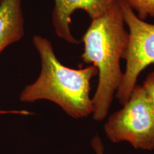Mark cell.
Segmentation results:
<instances>
[{
  "mask_svg": "<svg viewBox=\"0 0 154 154\" xmlns=\"http://www.w3.org/2000/svg\"><path fill=\"white\" fill-rule=\"evenodd\" d=\"M82 41L84 44L82 61L92 63L98 69L99 82L92 99V114L94 120L102 121L107 116L122 80L120 61L129 43L120 0L104 14L92 19Z\"/></svg>",
  "mask_w": 154,
  "mask_h": 154,
  "instance_id": "1",
  "label": "cell"
},
{
  "mask_svg": "<svg viewBox=\"0 0 154 154\" xmlns=\"http://www.w3.org/2000/svg\"><path fill=\"white\" fill-rule=\"evenodd\" d=\"M32 41L41 59V72L37 79L21 92L20 101L32 103L48 100L74 119L84 118L92 113L90 90L91 79L98 75L96 67L91 65L84 69L69 68L58 59L48 38L34 35Z\"/></svg>",
  "mask_w": 154,
  "mask_h": 154,
  "instance_id": "2",
  "label": "cell"
},
{
  "mask_svg": "<svg viewBox=\"0 0 154 154\" xmlns=\"http://www.w3.org/2000/svg\"><path fill=\"white\" fill-rule=\"evenodd\" d=\"M123 106L106 122L108 138L113 143L127 141L136 149H154V111L143 86L136 84Z\"/></svg>",
  "mask_w": 154,
  "mask_h": 154,
  "instance_id": "3",
  "label": "cell"
},
{
  "mask_svg": "<svg viewBox=\"0 0 154 154\" xmlns=\"http://www.w3.org/2000/svg\"><path fill=\"white\" fill-rule=\"evenodd\" d=\"M120 4L125 24L129 30V43L123 57L126 69L116 97L124 105L142 71L154 63V24L138 18L126 0H120Z\"/></svg>",
  "mask_w": 154,
  "mask_h": 154,
  "instance_id": "4",
  "label": "cell"
},
{
  "mask_svg": "<svg viewBox=\"0 0 154 154\" xmlns=\"http://www.w3.org/2000/svg\"><path fill=\"white\" fill-rule=\"evenodd\" d=\"M117 0H54L52 11V24L55 33L61 39L75 44L80 41L73 36L71 31L72 15L82 9L91 19L99 18L110 9Z\"/></svg>",
  "mask_w": 154,
  "mask_h": 154,
  "instance_id": "5",
  "label": "cell"
},
{
  "mask_svg": "<svg viewBox=\"0 0 154 154\" xmlns=\"http://www.w3.org/2000/svg\"><path fill=\"white\" fill-rule=\"evenodd\" d=\"M24 35L22 0H0V54Z\"/></svg>",
  "mask_w": 154,
  "mask_h": 154,
  "instance_id": "6",
  "label": "cell"
},
{
  "mask_svg": "<svg viewBox=\"0 0 154 154\" xmlns=\"http://www.w3.org/2000/svg\"><path fill=\"white\" fill-rule=\"evenodd\" d=\"M138 17L145 20L148 17L154 18V0H126Z\"/></svg>",
  "mask_w": 154,
  "mask_h": 154,
  "instance_id": "7",
  "label": "cell"
},
{
  "mask_svg": "<svg viewBox=\"0 0 154 154\" xmlns=\"http://www.w3.org/2000/svg\"><path fill=\"white\" fill-rule=\"evenodd\" d=\"M142 86L147 94L154 111V72L148 75Z\"/></svg>",
  "mask_w": 154,
  "mask_h": 154,
  "instance_id": "8",
  "label": "cell"
},
{
  "mask_svg": "<svg viewBox=\"0 0 154 154\" xmlns=\"http://www.w3.org/2000/svg\"><path fill=\"white\" fill-rule=\"evenodd\" d=\"M91 145L93 148L96 154H103L104 153V149H103L102 140L99 136H94L91 142Z\"/></svg>",
  "mask_w": 154,
  "mask_h": 154,
  "instance_id": "9",
  "label": "cell"
},
{
  "mask_svg": "<svg viewBox=\"0 0 154 154\" xmlns=\"http://www.w3.org/2000/svg\"><path fill=\"white\" fill-rule=\"evenodd\" d=\"M3 114H20V115H30L32 113L26 110H0V115Z\"/></svg>",
  "mask_w": 154,
  "mask_h": 154,
  "instance_id": "10",
  "label": "cell"
}]
</instances>
